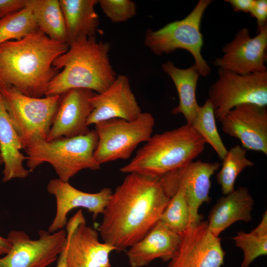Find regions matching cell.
<instances>
[{
	"label": "cell",
	"instance_id": "19",
	"mask_svg": "<svg viewBox=\"0 0 267 267\" xmlns=\"http://www.w3.org/2000/svg\"><path fill=\"white\" fill-rule=\"evenodd\" d=\"M181 235L159 221L126 255L130 267H143L156 259L169 262L179 246Z\"/></svg>",
	"mask_w": 267,
	"mask_h": 267
},
{
	"label": "cell",
	"instance_id": "3",
	"mask_svg": "<svg viewBox=\"0 0 267 267\" xmlns=\"http://www.w3.org/2000/svg\"><path fill=\"white\" fill-rule=\"evenodd\" d=\"M110 46L94 37L80 38L70 44L53 62L55 69L62 71L49 83L45 96L60 95L73 89L96 93L105 90L116 78L109 58Z\"/></svg>",
	"mask_w": 267,
	"mask_h": 267
},
{
	"label": "cell",
	"instance_id": "23",
	"mask_svg": "<svg viewBox=\"0 0 267 267\" xmlns=\"http://www.w3.org/2000/svg\"><path fill=\"white\" fill-rule=\"evenodd\" d=\"M163 71L173 81L177 90L179 102L172 111L173 114H182L187 124L193 121L199 105L196 97V90L200 75L196 66L181 69L168 61L162 65Z\"/></svg>",
	"mask_w": 267,
	"mask_h": 267
},
{
	"label": "cell",
	"instance_id": "21",
	"mask_svg": "<svg viewBox=\"0 0 267 267\" xmlns=\"http://www.w3.org/2000/svg\"><path fill=\"white\" fill-rule=\"evenodd\" d=\"M23 149L21 140L14 128L4 100L0 93V149L4 164L2 181L27 177L30 171L25 168L26 156L20 152Z\"/></svg>",
	"mask_w": 267,
	"mask_h": 267
},
{
	"label": "cell",
	"instance_id": "18",
	"mask_svg": "<svg viewBox=\"0 0 267 267\" xmlns=\"http://www.w3.org/2000/svg\"><path fill=\"white\" fill-rule=\"evenodd\" d=\"M94 93L88 89H73L61 94L46 140L70 138L89 133L90 130L87 121L92 110L90 99Z\"/></svg>",
	"mask_w": 267,
	"mask_h": 267
},
{
	"label": "cell",
	"instance_id": "9",
	"mask_svg": "<svg viewBox=\"0 0 267 267\" xmlns=\"http://www.w3.org/2000/svg\"><path fill=\"white\" fill-rule=\"evenodd\" d=\"M219 78L210 87L209 100L216 119L221 121L239 105H267V71L240 75L219 68Z\"/></svg>",
	"mask_w": 267,
	"mask_h": 267
},
{
	"label": "cell",
	"instance_id": "2",
	"mask_svg": "<svg viewBox=\"0 0 267 267\" xmlns=\"http://www.w3.org/2000/svg\"><path fill=\"white\" fill-rule=\"evenodd\" d=\"M68 48L67 43L51 40L39 30L0 44V87L12 86L28 96L43 97L59 72L53 61Z\"/></svg>",
	"mask_w": 267,
	"mask_h": 267
},
{
	"label": "cell",
	"instance_id": "17",
	"mask_svg": "<svg viewBox=\"0 0 267 267\" xmlns=\"http://www.w3.org/2000/svg\"><path fill=\"white\" fill-rule=\"evenodd\" d=\"M92 110L87 125H94L112 119L133 121L141 114V109L132 90L129 79L124 75L116 77L105 90L95 93L90 99Z\"/></svg>",
	"mask_w": 267,
	"mask_h": 267
},
{
	"label": "cell",
	"instance_id": "32",
	"mask_svg": "<svg viewBox=\"0 0 267 267\" xmlns=\"http://www.w3.org/2000/svg\"><path fill=\"white\" fill-rule=\"evenodd\" d=\"M26 0H0V19L25 7Z\"/></svg>",
	"mask_w": 267,
	"mask_h": 267
},
{
	"label": "cell",
	"instance_id": "25",
	"mask_svg": "<svg viewBox=\"0 0 267 267\" xmlns=\"http://www.w3.org/2000/svg\"><path fill=\"white\" fill-rule=\"evenodd\" d=\"M235 246L243 253L240 267H249L257 258L267 254V212L258 225L249 232H237L232 237Z\"/></svg>",
	"mask_w": 267,
	"mask_h": 267
},
{
	"label": "cell",
	"instance_id": "33",
	"mask_svg": "<svg viewBox=\"0 0 267 267\" xmlns=\"http://www.w3.org/2000/svg\"><path fill=\"white\" fill-rule=\"evenodd\" d=\"M225 1L231 4L234 11H242L246 13L250 12L254 2V0H226Z\"/></svg>",
	"mask_w": 267,
	"mask_h": 267
},
{
	"label": "cell",
	"instance_id": "28",
	"mask_svg": "<svg viewBox=\"0 0 267 267\" xmlns=\"http://www.w3.org/2000/svg\"><path fill=\"white\" fill-rule=\"evenodd\" d=\"M39 30L31 9H23L0 19V44L19 40Z\"/></svg>",
	"mask_w": 267,
	"mask_h": 267
},
{
	"label": "cell",
	"instance_id": "16",
	"mask_svg": "<svg viewBox=\"0 0 267 267\" xmlns=\"http://www.w3.org/2000/svg\"><path fill=\"white\" fill-rule=\"evenodd\" d=\"M47 190L56 199V214L48 229L51 233L63 229L67 223L68 214L77 208L88 210L95 219L103 213L112 194V190L107 187L96 193L84 192L59 178L50 180Z\"/></svg>",
	"mask_w": 267,
	"mask_h": 267
},
{
	"label": "cell",
	"instance_id": "13",
	"mask_svg": "<svg viewBox=\"0 0 267 267\" xmlns=\"http://www.w3.org/2000/svg\"><path fill=\"white\" fill-rule=\"evenodd\" d=\"M67 267H111L109 259L115 248L99 240L98 232L88 226L80 209L66 225Z\"/></svg>",
	"mask_w": 267,
	"mask_h": 267
},
{
	"label": "cell",
	"instance_id": "31",
	"mask_svg": "<svg viewBox=\"0 0 267 267\" xmlns=\"http://www.w3.org/2000/svg\"><path fill=\"white\" fill-rule=\"evenodd\" d=\"M252 17L257 20V30L267 26V0H254L250 12Z\"/></svg>",
	"mask_w": 267,
	"mask_h": 267
},
{
	"label": "cell",
	"instance_id": "35",
	"mask_svg": "<svg viewBox=\"0 0 267 267\" xmlns=\"http://www.w3.org/2000/svg\"><path fill=\"white\" fill-rule=\"evenodd\" d=\"M67 241L65 248L59 255L56 267H67L66 263Z\"/></svg>",
	"mask_w": 267,
	"mask_h": 267
},
{
	"label": "cell",
	"instance_id": "29",
	"mask_svg": "<svg viewBox=\"0 0 267 267\" xmlns=\"http://www.w3.org/2000/svg\"><path fill=\"white\" fill-rule=\"evenodd\" d=\"M181 235L190 223V213L183 187L180 186L170 198L160 220Z\"/></svg>",
	"mask_w": 267,
	"mask_h": 267
},
{
	"label": "cell",
	"instance_id": "30",
	"mask_svg": "<svg viewBox=\"0 0 267 267\" xmlns=\"http://www.w3.org/2000/svg\"><path fill=\"white\" fill-rule=\"evenodd\" d=\"M98 3L104 14L113 23L126 22L136 14V4L131 0H99Z\"/></svg>",
	"mask_w": 267,
	"mask_h": 267
},
{
	"label": "cell",
	"instance_id": "26",
	"mask_svg": "<svg viewBox=\"0 0 267 267\" xmlns=\"http://www.w3.org/2000/svg\"><path fill=\"white\" fill-rule=\"evenodd\" d=\"M212 105L207 99L204 104L199 106L196 115L189 125L210 144L219 157L222 160L227 152L218 131Z\"/></svg>",
	"mask_w": 267,
	"mask_h": 267
},
{
	"label": "cell",
	"instance_id": "11",
	"mask_svg": "<svg viewBox=\"0 0 267 267\" xmlns=\"http://www.w3.org/2000/svg\"><path fill=\"white\" fill-rule=\"evenodd\" d=\"M225 253L219 236L209 230L207 221L190 223L181 235L178 250L167 267H222Z\"/></svg>",
	"mask_w": 267,
	"mask_h": 267
},
{
	"label": "cell",
	"instance_id": "27",
	"mask_svg": "<svg viewBox=\"0 0 267 267\" xmlns=\"http://www.w3.org/2000/svg\"><path fill=\"white\" fill-rule=\"evenodd\" d=\"M222 168L217 174V181L223 195H226L234 189L236 179L246 168L253 167L254 162L247 157L246 149L241 145L232 147L222 160Z\"/></svg>",
	"mask_w": 267,
	"mask_h": 267
},
{
	"label": "cell",
	"instance_id": "5",
	"mask_svg": "<svg viewBox=\"0 0 267 267\" xmlns=\"http://www.w3.org/2000/svg\"><path fill=\"white\" fill-rule=\"evenodd\" d=\"M97 141L95 130L84 135L51 141L35 140L25 149L28 170L32 172L46 162L53 167L58 178L64 182L83 170H97L101 165L94 156Z\"/></svg>",
	"mask_w": 267,
	"mask_h": 267
},
{
	"label": "cell",
	"instance_id": "14",
	"mask_svg": "<svg viewBox=\"0 0 267 267\" xmlns=\"http://www.w3.org/2000/svg\"><path fill=\"white\" fill-rule=\"evenodd\" d=\"M267 26L252 37L247 28L240 29L234 39L222 48L223 54L214 62L215 66L240 75L267 71Z\"/></svg>",
	"mask_w": 267,
	"mask_h": 267
},
{
	"label": "cell",
	"instance_id": "8",
	"mask_svg": "<svg viewBox=\"0 0 267 267\" xmlns=\"http://www.w3.org/2000/svg\"><path fill=\"white\" fill-rule=\"evenodd\" d=\"M154 125V118L149 112H141L133 121L112 119L95 124L96 161L101 165L129 158L138 144L149 139Z\"/></svg>",
	"mask_w": 267,
	"mask_h": 267
},
{
	"label": "cell",
	"instance_id": "20",
	"mask_svg": "<svg viewBox=\"0 0 267 267\" xmlns=\"http://www.w3.org/2000/svg\"><path fill=\"white\" fill-rule=\"evenodd\" d=\"M254 200L245 186H240L220 197L210 211L208 217L209 230L216 236L238 221L250 222Z\"/></svg>",
	"mask_w": 267,
	"mask_h": 267
},
{
	"label": "cell",
	"instance_id": "6",
	"mask_svg": "<svg viewBox=\"0 0 267 267\" xmlns=\"http://www.w3.org/2000/svg\"><path fill=\"white\" fill-rule=\"evenodd\" d=\"M211 0H199L193 10L183 19L169 23L156 30L148 29L144 44L156 55L169 54L178 49L190 52L200 75L207 76L211 68L203 58V45L200 25L204 12L212 2Z\"/></svg>",
	"mask_w": 267,
	"mask_h": 267
},
{
	"label": "cell",
	"instance_id": "22",
	"mask_svg": "<svg viewBox=\"0 0 267 267\" xmlns=\"http://www.w3.org/2000/svg\"><path fill=\"white\" fill-rule=\"evenodd\" d=\"M69 45L82 38L94 37L99 25L96 0H59Z\"/></svg>",
	"mask_w": 267,
	"mask_h": 267
},
{
	"label": "cell",
	"instance_id": "15",
	"mask_svg": "<svg viewBox=\"0 0 267 267\" xmlns=\"http://www.w3.org/2000/svg\"><path fill=\"white\" fill-rule=\"evenodd\" d=\"M223 132L246 149L267 155V109L253 104L233 108L220 121Z\"/></svg>",
	"mask_w": 267,
	"mask_h": 267
},
{
	"label": "cell",
	"instance_id": "12",
	"mask_svg": "<svg viewBox=\"0 0 267 267\" xmlns=\"http://www.w3.org/2000/svg\"><path fill=\"white\" fill-rule=\"evenodd\" d=\"M220 166V164L217 162L193 161L159 177L170 198L179 186L183 187L190 210V223L203 220V217L199 214V209L204 203L211 200V178Z\"/></svg>",
	"mask_w": 267,
	"mask_h": 267
},
{
	"label": "cell",
	"instance_id": "10",
	"mask_svg": "<svg viewBox=\"0 0 267 267\" xmlns=\"http://www.w3.org/2000/svg\"><path fill=\"white\" fill-rule=\"evenodd\" d=\"M39 238L32 239L24 231L13 230L7 238L11 247L0 258V267H47L56 261L65 247L67 232L40 230Z\"/></svg>",
	"mask_w": 267,
	"mask_h": 267
},
{
	"label": "cell",
	"instance_id": "36",
	"mask_svg": "<svg viewBox=\"0 0 267 267\" xmlns=\"http://www.w3.org/2000/svg\"><path fill=\"white\" fill-rule=\"evenodd\" d=\"M3 163V158H2L1 154V153H0V165H1V164H2Z\"/></svg>",
	"mask_w": 267,
	"mask_h": 267
},
{
	"label": "cell",
	"instance_id": "34",
	"mask_svg": "<svg viewBox=\"0 0 267 267\" xmlns=\"http://www.w3.org/2000/svg\"><path fill=\"white\" fill-rule=\"evenodd\" d=\"M11 247V243L7 237L0 235V256L7 254Z\"/></svg>",
	"mask_w": 267,
	"mask_h": 267
},
{
	"label": "cell",
	"instance_id": "7",
	"mask_svg": "<svg viewBox=\"0 0 267 267\" xmlns=\"http://www.w3.org/2000/svg\"><path fill=\"white\" fill-rule=\"evenodd\" d=\"M0 93L23 149L35 140H46L60 95L32 97L12 86L0 87Z\"/></svg>",
	"mask_w": 267,
	"mask_h": 267
},
{
	"label": "cell",
	"instance_id": "4",
	"mask_svg": "<svg viewBox=\"0 0 267 267\" xmlns=\"http://www.w3.org/2000/svg\"><path fill=\"white\" fill-rule=\"evenodd\" d=\"M205 144L195 130L185 124L152 135L120 170L159 178L193 161L203 151Z\"/></svg>",
	"mask_w": 267,
	"mask_h": 267
},
{
	"label": "cell",
	"instance_id": "1",
	"mask_svg": "<svg viewBox=\"0 0 267 267\" xmlns=\"http://www.w3.org/2000/svg\"><path fill=\"white\" fill-rule=\"evenodd\" d=\"M170 197L159 178L129 173L112 192L98 233L120 252L140 240L160 220Z\"/></svg>",
	"mask_w": 267,
	"mask_h": 267
},
{
	"label": "cell",
	"instance_id": "24",
	"mask_svg": "<svg viewBox=\"0 0 267 267\" xmlns=\"http://www.w3.org/2000/svg\"><path fill=\"white\" fill-rule=\"evenodd\" d=\"M39 30L51 40L66 43L63 13L58 0H26Z\"/></svg>",
	"mask_w": 267,
	"mask_h": 267
}]
</instances>
